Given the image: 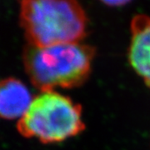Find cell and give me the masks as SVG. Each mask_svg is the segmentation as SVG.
<instances>
[{"mask_svg": "<svg viewBox=\"0 0 150 150\" xmlns=\"http://www.w3.org/2000/svg\"><path fill=\"white\" fill-rule=\"evenodd\" d=\"M99 1L108 6H122L128 4L131 0H99Z\"/></svg>", "mask_w": 150, "mask_h": 150, "instance_id": "cell-6", "label": "cell"}, {"mask_svg": "<svg viewBox=\"0 0 150 150\" xmlns=\"http://www.w3.org/2000/svg\"><path fill=\"white\" fill-rule=\"evenodd\" d=\"M96 50L81 43L35 47L27 44L23 61L33 85L42 92L73 88L84 83L91 73Z\"/></svg>", "mask_w": 150, "mask_h": 150, "instance_id": "cell-1", "label": "cell"}, {"mask_svg": "<svg viewBox=\"0 0 150 150\" xmlns=\"http://www.w3.org/2000/svg\"><path fill=\"white\" fill-rule=\"evenodd\" d=\"M17 129L22 136L43 144L63 142L85 129L82 107L57 92H42L18 120Z\"/></svg>", "mask_w": 150, "mask_h": 150, "instance_id": "cell-3", "label": "cell"}, {"mask_svg": "<svg viewBox=\"0 0 150 150\" xmlns=\"http://www.w3.org/2000/svg\"><path fill=\"white\" fill-rule=\"evenodd\" d=\"M130 31L129 64L150 88V17L145 14L134 16Z\"/></svg>", "mask_w": 150, "mask_h": 150, "instance_id": "cell-4", "label": "cell"}, {"mask_svg": "<svg viewBox=\"0 0 150 150\" xmlns=\"http://www.w3.org/2000/svg\"><path fill=\"white\" fill-rule=\"evenodd\" d=\"M33 99L26 85L15 78H7L0 86V114L5 119L20 118L25 114Z\"/></svg>", "mask_w": 150, "mask_h": 150, "instance_id": "cell-5", "label": "cell"}, {"mask_svg": "<svg viewBox=\"0 0 150 150\" xmlns=\"http://www.w3.org/2000/svg\"><path fill=\"white\" fill-rule=\"evenodd\" d=\"M19 23L28 44L48 47L80 43L88 19L78 0H18Z\"/></svg>", "mask_w": 150, "mask_h": 150, "instance_id": "cell-2", "label": "cell"}]
</instances>
